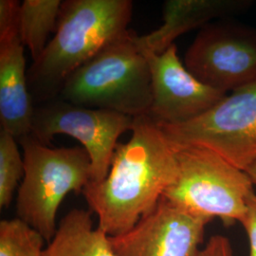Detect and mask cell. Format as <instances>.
<instances>
[{
    "mask_svg": "<svg viewBox=\"0 0 256 256\" xmlns=\"http://www.w3.org/2000/svg\"><path fill=\"white\" fill-rule=\"evenodd\" d=\"M131 131L128 142L116 147L106 178L82 192L108 236L128 232L154 210L178 174L176 147L158 124L140 116Z\"/></svg>",
    "mask_w": 256,
    "mask_h": 256,
    "instance_id": "6da1fadb",
    "label": "cell"
},
{
    "mask_svg": "<svg viewBox=\"0 0 256 256\" xmlns=\"http://www.w3.org/2000/svg\"><path fill=\"white\" fill-rule=\"evenodd\" d=\"M132 16L130 0L63 1L54 36L28 68L34 106L57 98L74 72L128 30Z\"/></svg>",
    "mask_w": 256,
    "mask_h": 256,
    "instance_id": "7a4b0ae2",
    "label": "cell"
},
{
    "mask_svg": "<svg viewBox=\"0 0 256 256\" xmlns=\"http://www.w3.org/2000/svg\"><path fill=\"white\" fill-rule=\"evenodd\" d=\"M138 36L128 30L110 41L70 75L58 98L133 118L148 115L151 74Z\"/></svg>",
    "mask_w": 256,
    "mask_h": 256,
    "instance_id": "3957f363",
    "label": "cell"
},
{
    "mask_svg": "<svg viewBox=\"0 0 256 256\" xmlns=\"http://www.w3.org/2000/svg\"><path fill=\"white\" fill-rule=\"evenodd\" d=\"M23 148L25 174L20 183L18 218L50 241L56 214L68 194L81 192L92 182V160L84 147L52 148L32 135L18 142Z\"/></svg>",
    "mask_w": 256,
    "mask_h": 256,
    "instance_id": "277c9868",
    "label": "cell"
},
{
    "mask_svg": "<svg viewBox=\"0 0 256 256\" xmlns=\"http://www.w3.org/2000/svg\"><path fill=\"white\" fill-rule=\"evenodd\" d=\"M174 146L178 174L164 198L209 220L218 218L225 226L241 222L254 185L246 171L209 148Z\"/></svg>",
    "mask_w": 256,
    "mask_h": 256,
    "instance_id": "5b68a950",
    "label": "cell"
},
{
    "mask_svg": "<svg viewBox=\"0 0 256 256\" xmlns=\"http://www.w3.org/2000/svg\"><path fill=\"white\" fill-rule=\"evenodd\" d=\"M160 126L174 144L209 148L246 171L256 162V82L227 94L196 119Z\"/></svg>",
    "mask_w": 256,
    "mask_h": 256,
    "instance_id": "8992f818",
    "label": "cell"
},
{
    "mask_svg": "<svg viewBox=\"0 0 256 256\" xmlns=\"http://www.w3.org/2000/svg\"><path fill=\"white\" fill-rule=\"evenodd\" d=\"M135 118L111 110L92 108L55 98L34 106L32 135L50 146L55 135H68L82 144L92 160V182L110 172L119 138L131 131Z\"/></svg>",
    "mask_w": 256,
    "mask_h": 256,
    "instance_id": "52a82bcc",
    "label": "cell"
},
{
    "mask_svg": "<svg viewBox=\"0 0 256 256\" xmlns=\"http://www.w3.org/2000/svg\"><path fill=\"white\" fill-rule=\"evenodd\" d=\"M184 66L206 86L227 93L256 82V28L230 21L202 28Z\"/></svg>",
    "mask_w": 256,
    "mask_h": 256,
    "instance_id": "ba28073f",
    "label": "cell"
},
{
    "mask_svg": "<svg viewBox=\"0 0 256 256\" xmlns=\"http://www.w3.org/2000/svg\"><path fill=\"white\" fill-rule=\"evenodd\" d=\"M212 220L162 198L133 229L110 236L115 256H196Z\"/></svg>",
    "mask_w": 256,
    "mask_h": 256,
    "instance_id": "9c48e42d",
    "label": "cell"
},
{
    "mask_svg": "<svg viewBox=\"0 0 256 256\" xmlns=\"http://www.w3.org/2000/svg\"><path fill=\"white\" fill-rule=\"evenodd\" d=\"M140 46L151 74L152 104L148 116L156 124L187 122L212 108L227 95L196 79L182 63L176 44L160 54L150 52L140 43Z\"/></svg>",
    "mask_w": 256,
    "mask_h": 256,
    "instance_id": "30bf717a",
    "label": "cell"
},
{
    "mask_svg": "<svg viewBox=\"0 0 256 256\" xmlns=\"http://www.w3.org/2000/svg\"><path fill=\"white\" fill-rule=\"evenodd\" d=\"M24 45L19 36L0 40L1 129L18 142L32 134L34 104L27 80Z\"/></svg>",
    "mask_w": 256,
    "mask_h": 256,
    "instance_id": "8fae6325",
    "label": "cell"
},
{
    "mask_svg": "<svg viewBox=\"0 0 256 256\" xmlns=\"http://www.w3.org/2000/svg\"><path fill=\"white\" fill-rule=\"evenodd\" d=\"M250 5L248 0H167L162 7L164 24L148 34L140 36V43L160 54L183 34L205 27L212 19L240 12Z\"/></svg>",
    "mask_w": 256,
    "mask_h": 256,
    "instance_id": "7c38bea8",
    "label": "cell"
},
{
    "mask_svg": "<svg viewBox=\"0 0 256 256\" xmlns=\"http://www.w3.org/2000/svg\"><path fill=\"white\" fill-rule=\"evenodd\" d=\"M92 210L72 209L58 224L42 256H115L110 236L94 229Z\"/></svg>",
    "mask_w": 256,
    "mask_h": 256,
    "instance_id": "4fadbf2b",
    "label": "cell"
},
{
    "mask_svg": "<svg viewBox=\"0 0 256 256\" xmlns=\"http://www.w3.org/2000/svg\"><path fill=\"white\" fill-rule=\"evenodd\" d=\"M60 0H25L20 6L19 37L36 62L45 50L58 25Z\"/></svg>",
    "mask_w": 256,
    "mask_h": 256,
    "instance_id": "5bb4252c",
    "label": "cell"
},
{
    "mask_svg": "<svg viewBox=\"0 0 256 256\" xmlns=\"http://www.w3.org/2000/svg\"><path fill=\"white\" fill-rule=\"evenodd\" d=\"M45 238L18 218L0 222V256H42Z\"/></svg>",
    "mask_w": 256,
    "mask_h": 256,
    "instance_id": "9a60e30c",
    "label": "cell"
},
{
    "mask_svg": "<svg viewBox=\"0 0 256 256\" xmlns=\"http://www.w3.org/2000/svg\"><path fill=\"white\" fill-rule=\"evenodd\" d=\"M25 174L18 140L10 133L0 131V208L9 207L14 194Z\"/></svg>",
    "mask_w": 256,
    "mask_h": 256,
    "instance_id": "2e32d148",
    "label": "cell"
},
{
    "mask_svg": "<svg viewBox=\"0 0 256 256\" xmlns=\"http://www.w3.org/2000/svg\"><path fill=\"white\" fill-rule=\"evenodd\" d=\"M20 6L16 0H0V40L19 36Z\"/></svg>",
    "mask_w": 256,
    "mask_h": 256,
    "instance_id": "e0dca14e",
    "label": "cell"
},
{
    "mask_svg": "<svg viewBox=\"0 0 256 256\" xmlns=\"http://www.w3.org/2000/svg\"><path fill=\"white\" fill-rule=\"evenodd\" d=\"M247 232L250 240V256H256V194L252 192L248 200L247 210L240 222Z\"/></svg>",
    "mask_w": 256,
    "mask_h": 256,
    "instance_id": "ac0fdd59",
    "label": "cell"
},
{
    "mask_svg": "<svg viewBox=\"0 0 256 256\" xmlns=\"http://www.w3.org/2000/svg\"><path fill=\"white\" fill-rule=\"evenodd\" d=\"M196 256H234V254L228 238L214 236Z\"/></svg>",
    "mask_w": 256,
    "mask_h": 256,
    "instance_id": "d6986e66",
    "label": "cell"
},
{
    "mask_svg": "<svg viewBox=\"0 0 256 256\" xmlns=\"http://www.w3.org/2000/svg\"><path fill=\"white\" fill-rule=\"evenodd\" d=\"M246 173L250 176V178L252 180L254 184H256V162L254 164H252L250 167L248 168L246 170Z\"/></svg>",
    "mask_w": 256,
    "mask_h": 256,
    "instance_id": "ffe728a7",
    "label": "cell"
}]
</instances>
